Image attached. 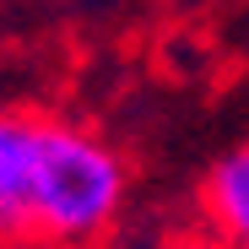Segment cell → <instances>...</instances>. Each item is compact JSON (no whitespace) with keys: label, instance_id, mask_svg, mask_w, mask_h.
Listing matches in <instances>:
<instances>
[{"label":"cell","instance_id":"obj_1","mask_svg":"<svg viewBox=\"0 0 249 249\" xmlns=\"http://www.w3.org/2000/svg\"><path fill=\"white\" fill-rule=\"evenodd\" d=\"M130 168L87 124L33 108H0V200L17 233L49 244H92L114 228Z\"/></svg>","mask_w":249,"mask_h":249},{"label":"cell","instance_id":"obj_2","mask_svg":"<svg viewBox=\"0 0 249 249\" xmlns=\"http://www.w3.org/2000/svg\"><path fill=\"white\" fill-rule=\"evenodd\" d=\"M200 206H206V217H212V228L222 233L228 249H249V146L212 162Z\"/></svg>","mask_w":249,"mask_h":249}]
</instances>
